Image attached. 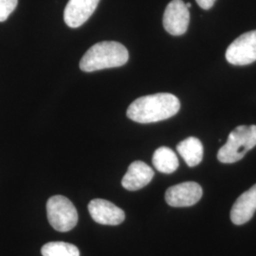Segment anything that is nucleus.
Instances as JSON below:
<instances>
[{"label": "nucleus", "instance_id": "nucleus-1", "mask_svg": "<svg viewBox=\"0 0 256 256\" xmlns=\"http://www.w3.org/2000/svg\"><path fill=\"white\" fill-rule=\"evenodd\" d=\"M180 108V100L170 93L146 95L128 106V118L140 124H151L174 116Z\"/></svg>", "mask_w": 256, "mask_h": 256}, {"label": "nucleus", "instance_id": "nucleus-2", "mask_svg": "<svg viewBox=\"0 0 256 256\" xmlns=\"http://www.w3.org/2000/svg\"><path fill=\"white\" fill-rule=\"evenodd\" d=\"M128 48L115 41L99 42L88 50L80 61V68L84 72H93L104 68H118L126 64Z\"/></svg>", "mask_w": 256, "mask_h": 256}, {"label": "nucleus", "instance_id": "nucleus-3", "mask_svg": "<svg viewBox=\"0 0 256 256\" xmlns=\"http://www.w3.org/2000/svg\"><path fill=\"white\" fill-rule=\"evenodd\" d=\"M256 146V126H239L230 133L226 144L218 153L222 164H234Z\"/></svg>", "mask_w": 256, "mask_h": 256}, {"label": "nucleus", "instance_id": "nucleus-4", "mask_svg": "<svg viewBox=\"0 0 256 256\" xmlns=\"http://www.w3.org/2000/svg\"><path fill=\"white\" fill-rule=\"evenodd\" d=\"M46 214L52 228L61 232L74 229L78 222V212L72 202L59 194L48 200Z\"/></svg>", "mask_w": 256, "mask_h": 256}, {"label": "nucleus", "instance_id": "nucleus-5", "mask_svg": "<svg viewBox=\"0 0 256 256\" xmlns=\"http://www.w3.org/2000/svg\"><path fill=\"white\" fill-rule=\"evenodd\" d=\"M230 64L246 66L256 61V30L248 32L236 38L226 50Z\"/></svg>", "mask_w": 256, "mask_h": 256}, {"label": "nucleus", "instance_id": "nucleus-6", "mask_svg": "<svg viewBox=\"0 0 256 256\" xmlns=\"http://www.w3.org/2000/svg\"><path fill=\"white\" fill-rule=\"evenodd\" d=\"M164 27L172 36H182L188 30L190 12L182 0H172L164 14Z\"/></svg>", "mask_w": 256, "mask_h": 256}, {"label": "nucleus", "instance_id": "nucleus-7", "mask_svg": "<svg viewBox=\"0 0 256 256\" xmlns=\"http://www.w3.org/2000/svg\"><path fill=\"white\" fill-rule=\"evenodd\" d=\"M202 186L194 182L174 185L165 192V200L172 207H189L200 200Z\"/></svg>", "mask_w": 256, "mask_h": 256}, {"label": "nucleus", "instance_id": "nucleus-8", "mask_svg": "<svg viewBox=\"0 0 256 256\" xmlns=\"http://www.w3.org/2000/svg\"><path fill=\"white\" fill-rule=\"evenodd\" d=\"M88 210L92 220L102 225L116 226L120 224L124 218V212L112 202L96 198L90 202Z\"/></svg>", "mask_w": 256, "mask_h": 256}, {"label": "nucleus", "instance_id": "nucleus-9", "mask_svg": "<svg viewBox=\"0 0 256 256\" xmlns=\"http://www.w3.org/2000/svg\"><path fill=\"white\" fill-rule=\"evenodd\" d=\"M100 0H70L64 10V23L70 28H79L93 14Z\"/></svg>", "mask_w": 256, "mask_h": 256}, {"label": "nucleus", "instance_id": "nucleus-10", "mask_svg": "<svg viewBox=\"0 0 256 256\" xmlns=\"http://www.w3.org/2000/svg\"><path fill=\"white\" fill-rule=\"evenodd\" d=\"M154 176L153 169L144 162L137 160L128 167L122 180V185L128 191H137L149 184Z\"/></svg>", "mask_w": 256, "mask_h": 256}, {"label": "nucleus", "instance_id": "nucleus-11", "mask_svg": "<svg viewBox=\"0 0 256 256\" xmlns=\"http://www.w3.org/2000/svg\"><path fill=\"white\" fill-rule=\"evenodd\" d=\"M256 212V184L243 192L230 210V220L236 225H243L252 220Z\"/></svg>", "mask_w": 256, "mask_h": 256}, {"label": "nucleus", "instance_id": "nucleus-12", "mask_svg": "<svg viewBox=\"0 0 256 256\" xmlns=\"http://www.w3.org/2000/svg\"><path fill=\"white\" fill-rule=\"evenodd\" d=\"M176 150L188 166L194 167L200 164L203 158V146L198 138L189 137L180 142Z\"/></svg>", "mask_w": 256, "mask_h": 256}, {"label": "nucleus", "instance_id": "nucleus-13", "mask_svg": "<svg viewBox=\"0 0 256 256\" xmlns=\"http://www.w3.org/2000/svg\"><path fill=\"white\" fill-rule=\"evenodd\" d=\"M156 169L164 174H171L178 168V158L174 151L169 147L158 148L152 158Z\"/></svg>", "mask_w": 256, "mask_h": 256}, {"label": "nucleus", "instance_id": "nucleus-14", "mask_svg": "<svg viewBox=\"0 0 256 256\" xmlns=\"http://www.w3.org/2000/svg\"><path fill=\"white\" fill-rule=\"evenodd\" d=\"M43 256H80L78 248L66 242H50L41 248Z\"/></svg>", "mask_w": 256, "mask_h": 256}, {"label": "nucleus", "instance_id": "nucleus-15", "mask_svg": "<svg viewBox=\"0 0 256 256\" xmlns=\"http://www.w3.org/2000/svg\"><path fill=\"white\" fill-rule=\"evenodd\" d=\"M18 0H0V22L6 21L16 10Z\"/></svg>", "mask_w": 256, "mask_h": 256}, {"label": "nucleus", "instance_id": "nucleus-16", "mask_svg": "<svg viewBox=\"0 0 256 256\" xmlns=\"http://www.w3.org/2000/svg\"><path fill=\"white\" fill-rule=\"evenodd\" d=\"M198 6L203 10H209L214 6L216 0H196Z\"/></svg>", "mask_w": 256, "mask_h": 256}, {"label": "nucleus", "instance_id": "nucleus-17", "mask_svg": "<svg viewBox=\"0 0 256 256\" xmlns=\"http://www.w3.org/2000/svg\"><path fill=\"white\" fill-rule=\"evenodd\" d=\"M185 5H186V7L188 8V9H190L191 7H192V5H191V3H185Z\"/></svg>", "mask_w": 256, "mask_h": 256}]
</instances>
